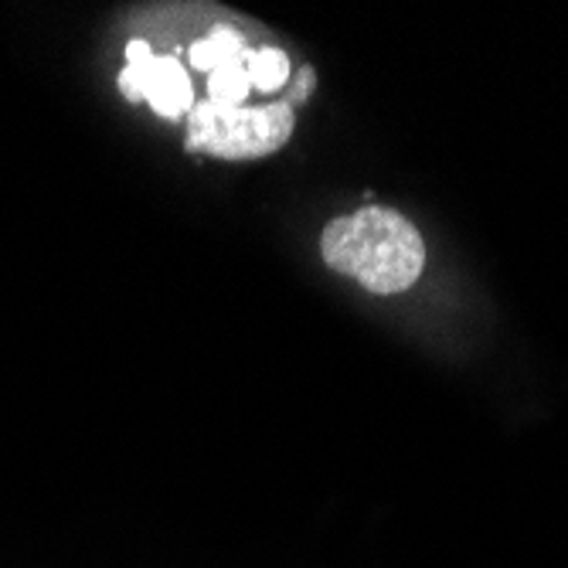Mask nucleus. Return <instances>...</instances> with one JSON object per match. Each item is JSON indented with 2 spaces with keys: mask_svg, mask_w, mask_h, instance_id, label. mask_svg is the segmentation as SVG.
<instances>
[{
  "mask_svg": "<svg viewBox=\"0 0 568 568\" xmlns=\"http://www.w3.org/2000/svg\"><path fill=\"white\" fill-rule=\"evenodd\" d=\"M293 136V110L286 102L273 106L225 110L215 102H197L187 120V150L212 153L219 161L270 158Z\"/></svg>",
  "mask_w": 568,
  "mask_h": 568,
  "instance_id": "f03ea898",
  "label": "nucleus"
},
{
  "mask_svg": "<svg viewBox=\"0 0 568 568\" xmlns=\"http://www.w3.org/2000/svg\"><path fill=\"white\" fill-rule=\"evenodd\" d=\"M321 252L331 270L382 296L408 290L426 266V245L416 225L382 204L331 222L321 235Z\"/></svg>",
  "mask_w": 568,
  "mask_h": 568,
  "instance_id": "f257e3e1",
  "label": "nucleus"
},
{
  "mask_svg": "<svg viewBox=\"0 0 568 568\" xmlns=\"http://www.w3.org/2000/svg\"><path fill=\"white\" fill-rule=\"evenodd\" d=\"M245 72H248L252 89L280 92L286 85V79H290V59L283 55L280 48H260V51H248Z\"/></svg>",
  "mask_w": 568,
  "mask_h": 568,
  "instance_id": "39448f33",
  "label": "nucleus"
},
{
  "mask_svg": "<svg viewBox=\"0 0 568 568\" xmlns=\"http://www.w3.org/2000/svg\"><path fill=\"white\" fill-rule=\"evenodd\" d=\"M245 59H248V44L232 28H215V31H209V38L191 44V65L209 75L222 65H239Z\"/></svg>",
  "mask_w": 568,
  "mask_h": 568,
  "instance_id": "20e7f679",
  "label": "nucleus"
},
{
  "mask_svg": "<svg viewBox=\"0 0 568 568\" xmlns=\"http://www.w3.org/2000/svg\"><path fill=\"white\" fill-rule=\"evenodd\" d=\"M314 82H317L314 69L303 65V69H300V79H296V82H293V89H290L286 106H290V110H293V106H303V102L310 99V92H314Z\"/></svg>",
  "mask_w": 568,
  "mask_h": 568,
  "instance_id": "0eeeda50",
  "label": "nucleus"
},
{
  "mask_svg": "<svg viewBox=\"0 0 568 568\" xmlns=\"http://www.w3.org/2000/svg\"><path fill=\"white\" fill-rule=\"evenodd\" d=\"M143 99L168 120H181L194 110V89L178 59H158L150 55L143 62Z\"/></svg>",
  "mask_w": 568,
  "mask_h": 568,
  "instance_id": "7ed1b4c3",
  "label": "nucleus"
},
{
  "mask_svg": "<svg viewBox=\"0 0 568 568\" xmlns=\"http://www.w3.org/2000/svg\"><path fill=\"white\" fill-rule=\"evenodd\" d=\"M248 95H252V82H248L245 62L222 65L209 75V102H215V106L239 110V106H245Z\"/></svg>",
  "mask_w": 568,
  "mask_h": 568,
  "instance_id": "423d86ee",
  "label": "nucleus"
}]
</instances>
